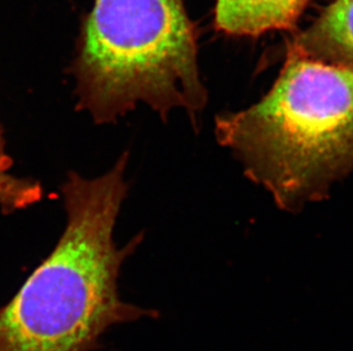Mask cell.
<instances>
[{
    "instance_id": "cell-1",
    "label": "cell",
    "mask_w": 353,
    "mask_h": 351,
    "mask_svg": "<svg viewBox=\"0 0 353 351\" xmlns=\"http://www.w3.org/2000/svg\"><path fill=\"white\" fill-rule=\"evenodd\" d=\"M127 156L94 179L70 173L62 193L68 222L53 252L0 307V351H93L114 325L157 318L123 302L118 277L140 239L119 248L114 228L127 192Z\"/></svg>"
},
{
    "instance_id": "cell-2",
    "label": "cell",
    "mask_w": 353,
    "mask_h": 351,
    "mask_svg": "<svg viewBox=\"0 0 353 351\" xmlns=\"http://www.w3.org/2000/svg\"><path fill=\"white\" fill-rule=\"evenodd\" d=\"M215 130L281 209L316 202L353 173V70L292 45L270 92Z\"/></svg>"
},
{
    "instance_id": "cell-3",
    "label": "cell",
    "mask_w": 353,
    "mask_h": 351,
    "mask_svg": "<svg viewBox=\"0 0 353 351\" xmlns=\"http://www.w3.org/2000/svg\"><path fill=\"white\" fill-rule=\"evenodd\" d=\"M74 72L79 107L99 123L140 103L194 118L207 102L183 0H95Z\"/></svg>"
},
{
    "instance_id": "cell-4",
    "label": "cell",
    "mask_w": 353,
    "mask_h": 351,
    "mask_svg": "<svg viewBox=\"0 0 353 351\" xmlns=\"http://www.w3.org/2000/svg\"><path fill=\"white\" fill-rule=\"evenodd\" d=\"M307 0H217L215 23L232 36L293 29Z\"/></svg>"
},
{
    "instance_id": "cell-5",
    "label": "cell",
    "mask_w": 353,
    "mask_h": 351,
    "mask_svg": "<svg viewBox=\"0 0 353 351\" xmlns=\"http://www.w3.org/2000/svg\"><path fill=\"white\" fill-rule=\"evenodd\" d=\"M293 45L309 56L353 70V0H334Z\"/></svg>"
},
{
    "instance_id": "cell-6",
    "label": "cell",
    "mask_w": 353,
    "mask_h": 351,
    "mask_svg": "<svg viewBox=\"0 0 353 351\" xmlns=\"http://www.w3.org/2000/svg\"><path fill=\"white\" fill-rule=\"evenodd\" d=\"M43 189L30 179L14 177L0 169V206L10 212L32 206L43 198Z\"/></svg>"
},
{
    "instance_id": "cell-7",
    "label": "cell",
    "mask_w": 353,
    "mask_h": 351,
    "mask_svg": "<svg viewBox=\"0 0 353 351\" xmlns=\"http://www.w3.org/2000/svg\"><path fill=\"white\" fill-rule=\"evenodd\" d=\"M10 164H12V160L6 153V144L3 137V130L0 128V169L7 170L10 169Z\"/></svg>"
}]
</instances>
